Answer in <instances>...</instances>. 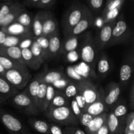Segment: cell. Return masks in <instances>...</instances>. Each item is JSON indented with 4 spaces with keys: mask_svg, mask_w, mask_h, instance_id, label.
<instances>
[{
    "mask_svg": "<svg viewBox=\"0 0 134 134\" xmlns=\"http://www.w3.org/2000/svg\"><path fill=\"white\" fill-rule=\"evenodd\" d=\"M74 98L76 100V102H77V104L79 105V107L81 108V109L82 110V112H85V109H86V108L87 107V105H86V102H85V99H84L83 97L82 96V95H81V94L79 93Z\"/></svg>",
    "mask_w": 134,
    "mask_h": 134,
    "instance_id": "52",
    "label": "cell"
},
{
    "mask_svg": "<svg viewBox=\"0 0 134 134\" xmlns=\"http://www.w3.org/2000/svg\"><path fill=\"white\" fill-rule=\"evenodd\" d=\"M5 69H4L0 65V76L2 77H3L4 74H5Z\"/></svg>",
    "mask_w": 134,
    "mask_h": 134,
    "instance_id": "57",
    "label": "cell"
},
{
    "mask_svg": "<svg viewBox=\"0 0 134 134\" xmlns=\"http://www.w3.org/2000/svg\"><path fill=\"white\" fill-rule=\"evenodd\" d=\"M20 4L19 2H4L0 7V20Z\"/></svg>",
    "mask_w": 134,
    "mask_h": 134,
    "instance_id": "39",
    "label": "cell"
},
{
    "mask_svg": "<svg viewBox=\"0 0 134 134\" xmlns=\"http://www.w3.org/2000/svg\"><path fill=\"white\" fill-rule=\"evenodd\" d=\"M0 54L24 64L22 58V50L18 46L17 47H4V46L0 45Z\"/></svg>",
    "mask_w": 134,
    "mask_h": 134,
    "instance_id": "20",
    "label": "cell"
},
{
    "mask_svg": "<svg viewBox=\"0 0 134 134\" xmlns=\"http://www.w3.org/2000/svg\"><path fill=\"white\" fill-rule=\"evenodd\" d=\"M64 134H68V133H66V132H64Z\"/></svg>",
    "mask_w": 134,
    "mask_h": 134,
    "instance_id": "62",
    "label": "cell"
},
{
    "mask_svg": "<svg viewBox=\"0 0 134 134\" xmlns=\"http://www.w3.org/2000/svg\"><path fill=\"white\" fill-rule=\"evenodd\" d=\"M113 1V0H107V3H106V4L110 2V1Z\"/></svg>",
    "mask_w": 134,
    "mask_h": 134,
    "instance_id": "61",
    "label": "cell"
},
{
    "mask_svg": "<svg viewBox=\"0 0 134 134\" xmlns=\"http://www.w3.org/2000/svg\"><path fill=\"white\" fill-rule=\"evenodd\" d=\"M121 85L117 82H110L104 90V103L108 111L120 99Z\"/></svg>",
    "mask_w": 134,
    "mask_h": 134,
    "instance_id": "9",
    "label": "cell"
},
{
    "mask_svg": "<svg viewBox=\"0 0 134 134\" xmlns=\"http://www.w3.org/2000/svg\"><path fill=\"white\" fill-rule=\"evenodd\" d=\"M0 29H1V27H0Z\"/></svg>",
    "mask_w": 134,
    "mask_h": 134,
    "instance_id": "63",
    "label": "cell"
},
{
    "mask_svg": "<svg viewBox=\"0 0 134 134\" xmlns=\"http://www.w3.org/2000/svg\"><path fill=\"white\" fill-rule=\"evenodd\" d=\"M131 36V31L122 14H119L115 20L111 39L108 47L122 44L128 41Z\"/></svg>",
    "mask_w": 134,
    "mask_h": 134,
    "instance_id": "5",
    "label": "cell"
},
{
    "mask_svg": "<svg viewBox=\"0 0 134 134\" xmlns=\"http://www.w3.org/2000/svg\"><path fill=\"white\" fill-rule=\"evenodd\" d=\"M112 69V63L109 58L105 53L102 52L97 58L95 71L97 77L100 79L105 78Z\"/></svg>",
    "mask_w": 134,
    "mask_h": 134,
    "instance_id": "13",
    "label": "cell"
},
{
    "mask_svg": "<svg viewBox=\"0 0 134 134\" xmlns=\"http://www.w3.org/2000/svg\"><path fill=\"white\" fill-rule=\"evenodd\" d=\"M0 134H2V133H0Z\"/></svg>",
    "mask_w": 134,
    "mask_h": 134,
    "instance_id": "64",
    "label": "cell"
},
{
    "mask_svg": "<svg viewBox=\"0 0 134 134\" xmlns=\"http://www.w3.org/2000/svg\"><path fill=\"white\" fill-rule=\"evenodd\" d=\"M11 102L14 107L27 115L35 116L40 113V111L34 102L24 90L21 92H18L11 98Z\"/></svg>",
    "mask_w": 134,
    "mask_h": 134,
    "instance_id": "8",
    "label": "cell"
},
{
    "mask_svg": "<svg viewBox=\"0 0 134 134\" xmlns=\"http://www.w3.org/2000/svg\"><path fill=\"white\" fill-rule=\"evenodd\" d=\"M49 132L50 134H64L60 126L52 122L49 123Z\"/></svg>",
    "mask_w": 134,
    "mask_h": 134,
    "instance_id": "51",
    "label": "cell"
},
{
    "mask_svg": "<svg viewBox=\"0 0 134 134\" xmlns=\"http://www.w3.org/2000/svg\"><path fill=\"white\" fill-rule=\"evenodd\" d=\"M43 15H44V10H40L35 14L33 18L31 30L35 38L39 37L42 35Z\"/></svg>",
    "mask_w": 134,
    "mask_h": 134,
    "instance_id": "29",
    "label": "cell"
},
{
    "mask_svg": "<svg viewBox=\"0 0 134 134\" xmlns=\"http://www.w3.org/2000/svg\"><path fill=\"white\" fill-rule=\"evenodd\" d=\"M34 36V35H20V36H13V35H7L5 39V42L1 44L4 47H17L19 44L20 42L26 37Z\"/></svg>",
    "mask_w": 134,
    "mask_h": 134,
    "instance_id": "36",
    "label": "cell"
},
{
    "mask_svg": "<svg viewBox=\"0 0 134 134\" xmlns=\"http://www.w3.org/2000/svg\"><path fill=\"white\" fill-rule=\"evenodd\" d=\"M25 10H26V7L20 3V4L18 7H16L15 9L10 11L9 14L5 15V16H3L0 20V27H1L8 26L10 24L15 22L16 19L18 18V16Z\"/></svg>",
    "mask_w": 134,
    "mask_h": 134,
    "instance_id": "27",
    "label": "cell"
},
{
    "mask_svg": "<svg viewBox=\"0 0 134 134\" xmlns=\"http://www.w3.org/2000/svg\"><path fill=\"white\" fill-rule=\"evenodd\" d=\"M0 121L10 134H32L19 119L1 109Z\"/></svg>",
    "mask_w": 134,
    "mask_h": 134,
    "instance_id": "6",
    "label": "cell"
},
{
    "mask_svg": "<svg viewBox=\"0 0 134 134\" xmlns=\"http://www.w3.org/2000/svg\"><path fill=\"white\" fill-rule=\"evenodd\" d=\"M81 35L74 36V35H68L65 36V39L62 41L60 54L65 55V54L78 49L80 44Z\"/></svg>",
    "mask_w": 134,
    "mask_h": 134,
    "instance_id": "18",
    "label": "cell"
},
{
    "mask_svg": "<svg viewBox=\"0 0 134 134\" xmlns=\"http://www.w3.org/2000/svg\"><path fill=\"white\" fill-rule=\"evenodd\" d=\"M34 36H29L26 37L24 38L20 42L19 44L18 47L20 48L21 50L26 49V48H30V47L32 44L33 41L34 40Z\"/></svg>",
    "mask_w": 134,
    "mask_h": 134,
    "instance_id": "48",
    "label": "cell"
},
{
    "mask_svg": "<svg viewBox=\"0 0 134 134\" xmlns=\"http://www.w3.org/2000/svg\"><path fill=\"white\" fill-rule=\"evenodd\" d=\"M63 130L68 134H86L85 131L77 126L65 127Z\"/></svg>",
    "mask_w": 134,
    "mask_h": 134,
    "instance_id": "50",
    "label": "cell"
},
{
    "mask_svg": "<svg viewBox=\"0 0 134 134\" xmlns=\"http://www.w3.org/2000/svg\"><path fill=\"white\" fill-rule=\"evenodd\" d=\"M72 66L76 73L85 80H90L92 81L93 79H98L95 69L92 68L90 65H87L83 62H81L77 64H74Z\"/></svg>",
    "mask_w": 134,
    "mask_h": 134,
    "instance_id": "17",
    "label": "cell"
},
{
    "mask_svg": "<svg viewBox=\"0 0 134 134\" xmlns=\"http://www.w3.org/2000/svg\"><path fill=\"white\" fill-rule=\"evenodd\" d=\"M0 30L9 35L20 36V35H33L31 29L24 27L22 25L14 22L4 27H1Z\"/></svg>",
    "mask_w": 134,
    "mask_h": 134,
    "instance_id": "16",
    "label": "cell"
},
{
    "mask_svg": "<svg viewBox=\"0 0 134 134\" xmlns=\"http://www.w3.org/2000/svg\"><path fill=\"white\" fill-rule=\"evenodd\" d=\"M85 6V4L76 2L65 12L62 19V27L65 36L70 35L73 27L81 20L84 14Z\"/></svg>",
    "mask_w": 134,
    "mask_h": 134,
    "instance_id": "3",
    "label": "cell"
},
{
    "mask_svg": "<svg viewBox=\"0 0 134 134\" xmlns=\"http://www.w3.org/2000/svg\"><path fill=\"white\" fill-rule=\"evenodd\" d=\"M71 80L69 79L68 77H65V78L62 79L58 80V81H55V82H53L51 85H52L56 90L63 92L65 90V87L68 86V85L71 82Z\"/></svg>",
    "mask_w": 134,
    "mask_h": 134,
    "instance_id": "43",
    "label": "cell"
},
{
    "mask_svg": "<svg viewBox=\"0 0 134 134\" xmlns=\"http://www.w3.org/2000/svg\"><path fill=\"white\" fill-rule=\"evenodd\" d=\"M3 78L13 88L19 91L26 88L32 79V76L30 71L10 69L5 71Z\"/></svg>",
    "mask_w": 134,
    "mask_h": 134,
    "instance_id": "7",
    "label": "cell"
},
{
    "mask_svg": "<svg viewBox=\"0 0 134 134\" xmlns=\"http://www.w3.org/2000/svg\"><path fill=\"white\" fill-rule=\"evenodd\" d=\"M7 35L5 33H4L3 31L0 30V45L3 44V43L5 42Z\"/></svg>",
    "mask_w": 134,
    "mask_h": 134,
    "instance_id": "56",
    "label": "cell"
},
{
    "mask_svg": "<svg viewBox=\"0 0 134 134\" xmlns=\"http://www.w3.org/2000/svg\"><path fill=\"white\" fill-rule=\"evenodd\" d=\"M57 32H59L57 19L51 10H44L43 32L41 36L48 38L50 36Z\"/></svg>",
    "mask_w": 134,
    "mask_h": 134,
    "instance_id": "10",
    "label": "cell"
},
{
    "mask_svg": "<svg viewBox=\"0 0 134 134\" xmlns=\"http://www.w3.org/2000/svg\"><path fill=\"white\" fill-rule=\"evenodd\" d=\"M41 82V81L39 78V75H37L34 78L31 79V81L29 82V83L27 84V86L24 88V91L28 95V96L32 99L35 104V102H36L37 91V88Z\"/></svg>",
    "mask_w": 134,
    "mask_h": 134,
    "instance_id": "31",
    "label": "cell"
},
{
    "mask_svg": "<svg viewBox=\"0 0 134 134\" xmlns=\"http://www.w3.org/2000/svg\"><path fill=\"white\" fill-rule=\"evenodd\" d=\"M110 111L115 115L116 117L123 122H126V119L128 115V107L124 99H120L111 107Z\"/></svg>",
    "mask_w": 134,
    "mask_h": 134,
    "instance_id": "26",
    "label": "cell"
},
{
    "mask_svg": "<svg viewBox=\"0 0 134 134\" xmlns=\"http://www.w3.org/2000/svg\"><path fill=\"white\" fill-rule=\"evenodd\" d=\"M56 89L51 85H47V91H46L45 98H44V103L43 105V108H42L41 113H44L48 109L50 103L52 102L55 94H56Z\"/></svg>",
    "mask_w": 134,
    "mask_h": 134,
    "instance_id": "35",
    "label": "cell"
},
{
    "mask_svg": "<svg viewBox=\"0 0 134 134\" xmlns=\"http://www.w3.org/2000/svg\"><path fill=\"white\" fill-rule=\"evenodd\" d=\"M22 58L24 64L28 69L38 70L41 66L42 64L32 54L30 48L22 50Z\"/></svg>",
    "mask_w": 134,
    "mask_h": 134,
    "instance_id": "25",
    "label": "cell"
},
{
    "mask_svg": "<svg viewBox=\"0 0 134 134\" xmlns=\"http://www.w3.org/2000/svg\"><path fill=\"white\" fill-rule=\"evenodd\" d=\"M33 18H32L31 13H29L27 10H25L18 16L15 22L22 25L24 27L31 29Z\"/></svg>",
    "mask_w": 134,
    "mask_h": 134,
    "instance_id": "34",
    "label": "cell"
},
{
    "mask_svg": "<svg viewBox=\"0 0 134 134\" xmlns=\"http://www.w3.org/2000/svg\"><path fill=\"white\" fill-rule=\"evenodd\" d=\"M18 92H19L18 90L13 88L3 77L0 76V98L4 102L13 98Z\"/></svg>",
    "mask_w": 134,
    "mask_h": 134,
    "instance_id": "22",
    "label": "cell"
},
{
    "mask_svg": "<svg viewBox=\"0 0 134 134\" xmlns=\"http://www.w3.org/2000/svg\"><path fill=\"white\" fill-rule=\"evenodd\" d=\"M124 1L125 0H113V1H111L108 3L106 4L104 9L103 10L102 14H105V13L110 11V10H112L113 9H116V8L122 7Z\"/></svg>",
    "mask_w": 134,
    "mask_h": 134,
    "instance_id": "42",
    "label": "cell"
},
{
    "mask_svg": "<svg viewBox=\"0 0 134 134\" xmlns=\"http://www.w3.org/2000/svg\"><path fill=\"white\" fill-rule=\"evenodd\" d=\"M44 113L51 122L59 126H77L79 124L78 120L73 114L69 106L48 108Z\"/></svg>",
    "mask_w": 134,
    "mask_h": 134,
    "instance_id": "1",
    "label": "cell"
},
{
    "mask_svg": "<svg viewBox=\"0 0 134 134\" xmlns=\"http://www.w3.org/2000/svg\"><path fill=\"white\" fill-rule=\"evenodd\" d=\"M64 56H65V61L67 62L71 63V64L76 63L80 59V56L78 49L71 51V52L65 54Z\"/></svg>",
    "mask_w": 134,
    "mask_h": 134,
    "instance_id": "46",
    "label": "cell"
},
{
    "mask_svg": "<svg viewBox=\"0 0 134 134\" xmlns=\"http://www.w3.org/2000/svg\"><path fill=\"white\" fill-rule=\"evenodd\" d=\"M107 122L109 134H124L126 122L120 120L110 111L108 112Z\"/></svg>",
    "mask_w": 134,
    "mask_h": 134,
    "instance_id": "15",
    "label": "cell"
},
{
    "mask_svg": "<svg viewBox=\"0 0 134 134\" xmlns=\"http://www.w3.org/2000/svg\"><path fill=\"white\" fill-rule=\"evenodd\" d=\"M38 75L41 82L51 85L58 80L68 77L65 73L59 70H50Z\"/></svg>",
    "mask_w": 134,
    "mask_h": 134,
    "instance_id": "21",
    "label": "cell"
},
{
    "mask_svg": "<svg viewBox=\"0 0 134 134\" xmlns=\"http://www.w3.org/2000/svg\"><path fill=\"white\" fill-rule=\"evenodd\" d=\"M0 65L6 70L16 69V70L29 71V69L24 64L11 60L5 56L0 54Z\"/></svg>",
    "mask_w": 134,
    "mask_h": 134,
    "instance_id": "28",
    "label": "cell"
},
{
    "mask_svg": "<svg viewBox=\"0 0 134 134\" xmlns=\"http://www.w3.org/2000/svg\"><path fill=\"white\" fill-rule=\"evenodd\" d=\"M134 68V60L133 54L129 55L123 62L120 69L119 79L120 85L126 84L132 77Z\"/></svg>",
    "mask_w": 134,
    "mask_h": 134,
    "instance_id": "14",
    "label": "cell"
},
{
    "mask_svg": "<svg viewBox=\"0 0 134 134\" xmlns=\"http://www.w3.org/2000/svg\"><path fill=\"white\" fill-rule=\"evenodd\" d=\"M124 134H134V132H128V131H125L124 132Z\"/></svg>",
    "mask_w": 134,
    "mask_h": 134,
    "instance_id": "59",
    "label": "cell"
},
{
    "mask_svg": "<svg viewBox=\"0 0 134 134\" xmlns=\"http://www.w3.org/2000/svg\"><path fill=\"white\" fill-rule=\"evenodd\" d=\"M87 5L90 11L92 13L98 14L102 11L104 0H86Z\"/></svg>",
    "mask_w": 134,
    "mask_h": 134,
    "instance_id": "40",
    "label": "cell"
},
{
    "mask_svg": "<svg viewBox=\"0 0 134 134\" xmlns=\"http://www.w3.org/2000/svg\"><path fill=\"white\" fill-rule=\"evenodd\" d=\"M47 85L46 83L41 82L39 85V87L37 88L36 95V102H35V105L38 108L40 113H41L42 108H43V105L44 103V98L46 95V91H47Z\"/></svg>",
    "mask_w": 134,
    "mask_h": 134,
    "instance_id": "33",
    "label": "cell"
},
{
    "mask_svg": "<svg viewBox=\"0 0 134 134\" xmlns=\"http://www.w3.org/2000/svg\"><path fill=\"white\" fill-rule=\"evenodd\" d=\"M4 103H5V102H4L3 101L2 99H1V98H0V105H2V104H3Z\"/></svg>",
    "mask_w": 134,
    "mask_h": 134,
    "instance_id": "60",
    "label": "cell"
},
{
    "mask_svg": "<svg viewBox=\"0 0 134 134\" xmlns=\"http://www.w3.org/2000/svg\"><path fill=\"white\" fill-rule=\"evenodd\" d=\"M108 113H103L92 119L89 125L85 128L86 134H96L98 130L107 121Z\"/></svg>",
    "mask_w": 134,
    "mask_h": 134,
    "instance_id": "23",
    "label": "cell"
},
{
    "mask_svg": "<svg viewBox=\"0 0 134 134\" xmlns=\"http://www.w3.org/2000/svg\"><path fill=\"white\" fill-rule=\"evenodd\" d=\"M63 92H64V94H65L67 98H68L69 100L73 99L79 94L77 82L73 81H71Z\"/></svg>",
    "mask_w": 134,
    "mask_h": 134,
    "instance_id": "38",
    "label": "cell"
},
{
    "mask_svg": "<svg viewBox=\"0 0 134 134\" xmlns=\"http://www.w3.org/2000/svg\"><path fill=\"white\" fill-rule=\"evenodd\" d=\"M27 123L35 131L40 134H50L49 123L41 119H30Z\"/></svg>",
    "mask_w": 134,
    "mask_h": 134,
    "instance_id": "30",
    "label": "cell"
},
{
    "mask_svg": "<svg viewBox=\"0 0 134 134\" xmlns=\"http://www.w3.org/2000/svg\"><path fill=\"white\" fill-rule=\"evenodd\" d=\"M130 105L131 111H133L134 108V84L133 82L132 84L130 91Z\"/></svg>",
    "mask_w": 134,
    "mask_h": 134,
    "instance_id": "53",
    "label": "cell"
},
{
    "mask_svg": "<svg viewBox=\"0 0 134 134\" xmlns=\"http://www.w3.org/2000/svg\"><path fill=\"white\" fill-rule=\"evenodd\" d=\"M125 131L134 132V112L131 111L128 113L126 119V128ZM124 131V132H125Z\"/></svg>",
    "mask_w": 134,
    "mask_h": 134,
    "instance_id": "45",
    "label": "cell"
},
{
    "mask_svg": "<svg viewBox=\"0 0 134 134\" xmlns=\"http://www.w3.org/2000/svg\"><path fill=\"white\" fill-rule=\"evenodd\" d=\"M56 0H39L36 8L41 9H49L54 5Z\"/></svg>",
    "mask_w": 134,
    "mask_h": 134,
    "instance_id": "49",
    "label": "cell"
},
{
    "mask_svg": "<svg viewBox=\"0 0 134 134\" xmlns=\"http://www.w3.org/2000/svg\"><path fill=\"white\" fill-rule=\"evenodd\" d=\"M115 20L105 23L99 30L98 39L96 41L95 40L98 51H101L106 47H108L109 43L111 39L112 31L113 30L114 26H115Z\"/></svg>",
    "mask_w": 134,
    "mask_h": 134,
    "instance_id": "12",
    "label": "cell"
},
{
    "mask_svg": "<svg viewBox=\"0 0 134 134\" xmlns=\"http://www.w3.org/2000/svg\"><path fill=\"white\" fill-rule=\"evenodd\" d=\"M70 100L64 94V92L60 90H56V94L50 103L48 108L53 107H61L65 106H69Z\"/></svg>",
    "mask_w": 134,
    "mask_h": 134,
    "instance_id": "32",
    "label": "cell"
},
{
    "mask_svg": "<svg viewBox=\"0 0 134 134\" xmlns=\"http://www.w3.org/2000/svg\"><path fill=\"white\" fill-rule=\"evenodd\" d=\"M103 99L104 96L88 105L85 112L87 113L94 117L98 116L103 113H108L109 111L105 105Z\"/></svg>",
    "mask_w": 134,
    "mask_h": 134,
    "instance_id": "24",
    "label": "cell"
},
{
    "mask_svg": "<svg viewBox=\"0 0 134 134\" xmlns=\"http://www.w3.org/2000/svg\"><path fill=\"white\" fill-rule=\"evenodd\" d=\"M77 85L79 93L84 98L87 106L104 96L103 88L90 80L77 82Z\"/></svg>",
    "mask_w": 134,
    "mask_h": 134,
    "instance_id": "4",
    "label": "cell"
},
{
    "mask_svg": "<svg viewBox=\"0 0 134 134\" xmlns=\"http://www.w3.org/2000/svg\"><path fill=\"white\" fill-rule=\"evenodd\" d=\"M62 41L59 32L48 37V59H54L60 54Z\"/></svg>",
    "mask_w": 134,
    "mask_h": 134,
    "instance_id": "19",
    "label": "cell"
},
{
    "mask_svg": "<svg viewBox=\"0 0 134 134\" xmlns=\"http://www.w3.org/2000/svg\"><path fill=\"white\" fill-rule=\"evenodd\" d=\"M30 51H31V53L35 57V58L41 63V64H43L44 62V59L43 57V52H42L41 48L40 45L38 43V42L34 38V40L33 41L32 44L30 48Z\"/></svg>",
    "mask_w": 134,
    "mask_h": 134,
    "instance_id": "37",
    "label": "cell"
},
{
    "mask_svg": "<svg viewBox=\"0 0 134 134\" xmlns=\"http://www.w3.org/2000/svg\"><path fill=\"white\" fill-rule=\"evenodd\" d=\"M0 1H3L4 2H15L14 0H0Z\"/></svg>",
    "mask_w": 134,
    "mask_h": 134,
    "instance_id": "58",
    "label": "cell"
},
{
    "mask_svg": "<svg viewBox=\"0 0 134 134\" xmlns=\"http://www.w3.org/2000/svg\"><path fill=\"white\" fill-rule=\"evenodd\" d=\"M39 0H25L24 3L23 5L25 7H35L36 8L38 2Z\"/></svg>",
    "mask_w": 134,
    "mask_h": 134,
    "instance_id": "55",
    "label": "cell"
},
{
    "mask_svg": "<svg viewBox=\"0 0 134 134\" xmlns=\"http://www.w3.org/2000/svg\"><path fill=\"white\" fill-rule=\"evenodd\" d=\"M35 39L38 42L41 48L44 61L48 60V38L41 36L35 38Z\"/></svg>",
    "mask_w": 134,
    "mask_h": 134,
    "instance_id": "41",
    "label": "cell"
},
{
    "mask_svg": "<svg viewBox=\"0 0 134 134\" xmlns=\"http://www.w3.org/2000/svg\"><path fill=\"white\" fill-rule=\"evenodd\" d=\"M69 107H70L72 113L74 115V116L77 118V119H78V118L79 117L80 115L82 113V110L81 109V108L79 107V105L77 104V102L75 99V98L71 99L70 103H69Z\"/></svg>",
    "mask_w": 134,
    "mask_h": 134,
    "instance_id": "47",
    "label": "cell"
},
{
    "mask_svg": "<svg viewBox=\"0 0 134 134\" xmlns=\"http://www.w3.org/2000/svg\"><path fill=\"white\" fill-rule=\"evenodd\" d=\"M94 22V17L93 13L88 8V7L85 6V12L81 20L78 22L77 25L73 27L71 32V35L78 36L83 34L85 31L88 30L90 27L93 26Z\"/></svg>",
    "mask_w": 134,
    "mask_h": 134,
    "instance_id": "11",
    "label": "cell"
},
{
    "mask_svg": "<svg viewBox=\"0 0 134 134\" xmlns=\"http://www.w3.org/2000/svg\"><path fill=\"white\" fill-rule=\"evenodd\" d=\"M93 119H94V116L89 115L87 113L83 112L80 115V116L78 118L77 120H78L79 124H81L82 126H83L85 128L89 125V124L92 120Z\"/></svg>",
    "mask_w": 134,
    "mask_h": 134,
    "instance_id": "44",
    "label": "cell"
},
{
    "mask_svg": "<svg viewBox=\"0 0 134 134\" xmlns=\"http://www.w3.org/2000/svg\"><path fill=\"white\" fill-rule=\"evenodd\" d=\"M81 61L95 69L98 58V49L95 40L90 33H87L82 38V41L78 48Z\"/></svg>",
    "mask_w": 134,
    "mask_h": 134,
    "instance_id": "2",
    "label": "cell"
},
{
    "mask_svg": "<svg viewBox=\"0 0 134 134\" xmlns=\"http://www.w3.org/2000/svg\"><path fill=\"white\" fill-rule=\"evenodd\" d=\"M96 134H109V130L107 121H106L104 123V124L98 130V132L96 133Z\"/></svg>",
    "mask_w": 134,
    "mask_h": 134,
    "instance_id": "54",
    "label": "cell"
}]
</instances>
